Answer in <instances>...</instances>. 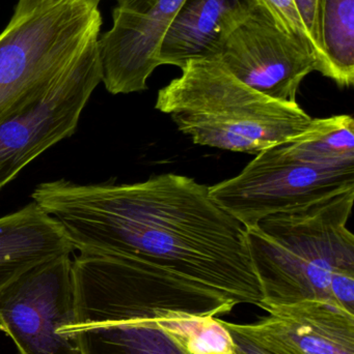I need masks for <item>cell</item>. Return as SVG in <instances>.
Masks as SVG:
<instances>
[{"mask_svg":"<svg viewBox=\"0 0 354 354\" xmlns=\"http://www.w3.org/2000/svg\"><path fill=\"white\" fill-rule=\"evenodd\" d=\"M31 199L80 254L137 258L202 285L237 306L262 307L247 229L191 177L135 183L37 185Z\"/></svg>","mask_w":354,"mask_h":354,"instance_id":"obj_1","label":"cell"},{"mask_svg":"<svg viewBox=\"0 0 354 354\" xmlns=\"http://www.w3.org/2000/svg\"><path fill=\"white\" fill-rule=\"evenodd\" d=\"M353 118L312 120L299 136L260 151L238 176L209 187L210 197L249 229L270 214L353 189Z\"/></svg>","mask_w":354,"mask_h":354,"instance_id":"obj_2","label":"cell"},{"mask_svg":"<svg viewBox=\"0 0 354 354\" xmlns=\"http://www.w3.org/2000/svg\"><path fill=\"white\" fill-rule=\"evenodd\" d=\"M353 201L354 189L270 214L247 229L263 293L261 309L303 301L339 308L333 299V284L354 276V235L347 228Z\"/></svg>","mask_w":354,"mask_h":354,"instance_id":"obj_3","label":"cell"},{"mask_svg":"<svg viewBox=\"0 0 354 354\" xmlns=\"http://www.w3.org/2000/svg\"><path fill=\"white\" fill-rule=\"evenodd\" d=\"M155 107L195 145L256 155L299 136L313 120L299 104L247 86L218 57L187 62L160 89Z\"/></svg>","mask_w":354,"mask_h":354,"instance_id":"obj_4","label":"cell"},{"mask_svg":"<svg viewBox=\"0 0 354 354\" xmlns=\"http://www.w3.org/2000/svg\"><path fill=\"white\" fill-rule=\"evenodd\" d=\"M75 322L66 335L91 326L156 322L170 314L216 316L236 304L151 262L79 254L72 260Z\"/></svg>","mask_w":354,"mask_h":354,"instance_id":"obj_5","label":"cell"},{"mask_svg":"<svg viewBox=\"0 0 354 354\" xmlns=\"http://www.w3.org/2000/svg\"><path fill=\"white\" fill-rule=\"evenodd\" d=\"M100 0H18L0 33V120L100 37Z\"/></svg>","mask_w":354,"mask_h":354,"instance_id":"obj_6","label":"cell"},{"mask_svg":"<svg viewBox=\"0 0 354 354\" xmlns=\"http://www.w3.org/2000/svg\"><path fill=\"white\" fill-rule=\"evenodd\" d=\"M98 39L0 120V191L39 156L76 132L102 81Z\"/></svg>","mask_w":354,"mask_h":354,"instance_id":"obj_7","label":"cell"},{"mask_svg":"<svg viewBox=\"0 0 354 354\" xmlns=\"http://www.w3.org/2000/svg\"><path fill=\"white\" fill-rule=\"evenodd\" d=\"M72 260L62 255L23 272L0 289V330L20 354H81L74 335Z\"/></svg>","mask_w":354,"mask_h":354,"instance_id":"obj_8","label":"cell"},{"mask_svg":"<svg viewBox=\"0 0 354 354\" xmlns=\"http://www.w3.org/2000/svg\"><path fill=\"white\" fill-rule=\"evenodd\" d=\"M218 58L241 82L285 103H297L303 79L319 71L315 55L287 31L264 0H255L227 35Z\"/></svg>","mask_w":354,"mask_h":354,"instance_id":"obj_9","label":"cell"},{"mask_svg":"<svg viewBox=\"0 0 354 354\" xmlns=\"http://www.w3.org/2000/svg\"><path fill=\"white\" fill-rule=\"evenodd\" d=\"M184 0H116L112 27L98 39L102 81L112 95L148 88L162 39Z\"/></svg>","mask_w":354,"mask_h":354,"instance_id":"obj_10","label":"cell"},{"mask_svg":"<svg viewBox=\"0 0 354 354\" xmlns=\"http://www.w3.org/2000/svg\"><path fill=\"white\" fill-rule=\"evenodd\" d=\"M256 324L231 326L274 354H354V315L321 301L268 308Z\"/></svg>","mask_w":354,"mask_h":354,"instance_id":"obj_11","label":"cell"},{"mask_svg":"<svg viewBox=\"0 0 354 354\" xmlns=\"http://www.w3.org/2000/svg\"><path fill=\"white\" fill-rule=\"evenodd\" d=\"M255 0H184L159 49V64L178 66L218 57L229 32L247 16Z\"/></svg>","mask_w":354,"mask_h":354,"instance_id":"obj_12","label":"cell"},{"mask_svg":"<svg viewBox=\"0 0 354 354\" xmlns=\"http://www.w3.org/2000/svg\"><path fill=\"white\" fill-rule=\"evenodd\" d=\"M72 252L60 225L33 201L0 216V289L28 268Z\"/></svg>","mask_w":354,"mask_h":354,"instance_id":"obj_13","label":"cell"},{"mask_svg":"<svg viewBox=\"0 0 354 354\" xmlns=\"http://www.w3.org/2000/svg\"><path fill=\"white\" fill-rule=\"evenodd\" d=\"M70 335L81 354H187L155 322L91 324Z\"/></svg>","mask_w":354,"mask_h":354,"instance_id":"obj_14","label":"cell"},{"mask_svg":"<svg viewBox=\"0 0 354 354\" xmlns=\"http://www.w3.org/2000/svg\"><path fill=\"white\" fill-rule=\"evenodd\" d=\"M321 74L339 86L354 82V0H318Z\"/></svg>","mask_w":354,"mask_h":354,"instance_id":"obj_15","label":"cell"},{"mask_svg":"<svg viewBox=\"0 0 354 354\" xmlns=\"http://www.w3.org/2000/svg\"><path fill=\"white\" fill-rule=\"evenodd\" d=\"M155 322L187 354H234L231 333L215 316L170 314Z\"/></svg>","mask_w":354,"mask_h":354,"instance_id":"obj_16","label":"cell"},{"mask_svg":"<svg viewBox=\"0 0 354 354\" xmlns=\"http://www.w3.org/2000/svg\"><path fill=\"white\" fill-rule=\"evenodd\" d=\"M268 8L276 15L281 24L287 29L289 33L294 35L303 46L308 48L317 58L315 46L301 21L299 10L295 6L294 0H264ZM319 64V60H318ZM319 72V71H318Z\"/></svg>","mask_w":354,"mask_h":354,"instance_id":"obj_17","label":"cell"},{"mask_svg":"<svg viewBox=\"0 0 354 354\" xmlns=\"http://www.w3.org/2000/svg\"><path fill=\"white\" fill-rule=\"evenodd\" d=\"M301 21L315 46L319 60V73L322 70V53L318 39V0H294Z\"/></svg>","mask_w":354,"mask_h":354,"instance_id":"obj_18","label":"cell"},{"mask_svg":"<svg viewBox=\"0 0 354 354\" xmlns=\"http://www.w3.org/2000/svg\"><path fill=\"white\" fill-rule=\"evenodd\" d=\"M224 324L232 336L233 342H234V354H274L242 333L235 330L230 322H224Z\"/></svg>","mask_w":354,"mask_h":354,"instance_id":"obj_19","label":"cell"}]
</instances>
